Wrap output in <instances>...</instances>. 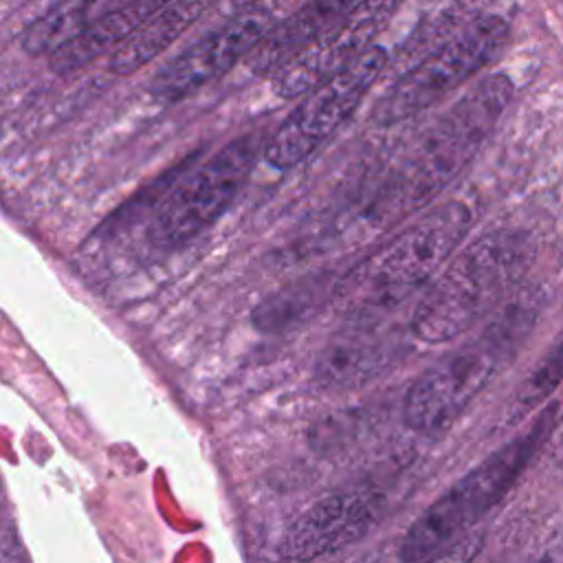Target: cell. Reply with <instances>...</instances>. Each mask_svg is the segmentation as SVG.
<instances>
[{"label":"cell","mask_w":563,"mask_h":563,"mask_svg":"<svg viewBox=\"0 0 563 563\" xmlns=\"http://www.w3.org/2000/svg\"><path fill=\"white\" fill-rule=\"evenodd\" d=\"M510 97V79L490 75L444 110L378 183L365 207L367 224L385 229L429 205L477 154Z\"/></svg>","instance_id":"obj_1"},{"label":"cell","mask_w":563,"mask_h":563,"mask_svg":"<svg viewBox=\"0 0 563 563\" xmlns=\"http://www.w3.org/2000/svg\"><path fill=\"white\" fill-rule=\"evenodd\" d=\"M471 227V209L449 200L418 216L387 244L369 253L339 282L341 317L367 323L422 290L449 262Z\"/></svg>","instance_id":"obj_2"},{"label":"cell","mask_w":563,"mask_h":563,"mask_svg":"<svg viewBox=\"0 0 563 563\" xmlns=\"http://www.w3.org/2000/svg\"><path fill=\"white\" fill-rule=\"evenodd\" d=\"M532 242L519 231H493L451 255L433 277L411 319V332L429 345L449 343L486 317L521 279Z\"/></svg>","instance_id":"obj_3"},{"label":"cell","mask_w":563,"mask_h":563,"mask_svg":"<svg viewBox=\"0 0 563 563\" xmlns=\"http://www.w3.org/2000/svg\"><path fill=\"white\" fill-rule=\"evenodd\" d=\"M556 424V407L543 405L537 416L504 446L462 475L409 526L402 545V561H424L442 550L482 517H486L519 482L534 453L550 440Z\"/></svg>","instance_id":"obj_4"},{"label":"cell","mask_w":563,"mask_h":563,"mask_svg":"<svg viewBox=\"0 0 563 563\" xmlns=\"http://www.w3.org/2000/svg\"><path fill=\"white\" fill-rule=\"evenodd\" d=\"M523 317L510 314L488 323L477 339L429 365L407 389L402 420L420 433L442 431L475 400L510 354Z\"/></svg>","instance_id":"obj_5"},{"label":"cell","mask_w":563,"mask_h":563,"mask_svg":"<svg viewBox=\"0 0 563 563\" xmlns=\"http://www.w3.org/2000/svg\"><path fill=\"white\" fill-rule=\"evenodd\" d=\"M506 40L508 24L499 15H484L464 24L398 75L376 101L372 119L391 125L435 106L488 66Z\"/></svg>","instance_id":"obj_6"},{"label":"cell","mask_w":563,"mask_h":563,"mask_svg":"<svg viewBox=\"0 0 563 563\" xmlns=\"http://www.w3.org/2000/svg\"><path fill=\"white\" fill-rule=\"evenodd\" d=\"M385 66V48L369 46L341 73L310 88L264 145L268 165L290 169L314 154L354 114Z\"/></svg>","instance_id":"obj_7"},{"label":"cell","mask_w":563,"mask_h":563,"mask_svg":"<svg viewBox=\"0 0 563 563\" xmlns=\"http://www.w3.org/2000/svg\"><path fill=\"white\" fill-rule=\"evenodd\" d=\"M260 150V134H244L194 169L156 213L150 227V242L161 249H174L211 227L246 183Z\"/></svg>","instance_id":"obj_8"},{"label":"cell","mask_w":563,"mask_h":563,"mask_svg":"<svg viewBox=\"0 0 563 563\" xmlns=\"http://www.w3.org/2000/svg\"><path fill=\"white\" fill-rule=\"evenodd\" d=\"M275 24L266 7H244L242 13L205 33L191 46L172 57L150 81V95L161 103H176L202 86L229 73L257 46Z\"/></svg>","instance_id":"obj_9"},{"label":"cell","mask_w":563,"mask_h":563,"mask_svg":"<svg viewBox=\"0 0 563 563\" xmlns=\"http://www.w3.org/2000/svg\"><path fill=\"white\" fill-rule=\"evenodd\" d=\"M396 11V0H358L273 73V90L292 99L358 59Z\"/></svg>","instance_id":"obj_10"},{"label":"cell","mask_w":563,"mask_h":563,"mask_svg":"<svg viewBox=\"0 0 563 563\" xmlns=\"http://www.w3.org/2000/svg\"><path fill=\"white\" fill-rule=\"evenodd\" d=\"M378 517V501L363 490H339L301 510L279 541L284 559L334 554L365 537Z\"/></svg>","instance_id":"obj_11"},{"label":"cell","mask_w":563,"mask_h":563,"mask_svg":"<svg viewBox=\"0 0 563 563\" xmlns=\"http://www.w3.org/2000/svg\"><path fill=\"white\" fill-rule=\"evenodd\" d=\"M167 0H123L92 26L62 44L48 55L51 70L59 75L75 73L103 53H112L121 42L134 35Z\"/></svg>","instance_id":"obj_12"},{"label":"cell","mask_w":563,"mask_h":563,"mask_svg":"<svg viewBox=\"0 0 563 563\" xmlns=\"http://www.w3.org/2000/svg\"><path fill=\"white\" fill-rule=\"evenodd\" d=\"M358 0H306L295 13L275 22L249 53L253 73L273 75L312 37L345 15Z\"/></svg>","instance_id":"obj_13"},{"label":"cell","mask_w":563,"mask_h":563,"mask_svg":"<svg viewBox=\"0 0 563 563\" xmlns=\"http://www.w3.org/2000/svg\"><path fill=\"white\" fill-rule=\"evenodd\" d=\"M216 0H167L134 35L121 42L108 59L114 75H132L165 53L194 26Z\"/></svg>","instance_id":"obj_14"},{"label":"cell","mask_w":563,"mask_h":563,"mask_svg":"<svg viewBox=\"0 0 563 563\" xmlns=\"http://www.w3.org/2000/svg\"><path fill=\"white\" fill-rule=\"evenodd\" d=\"M123 0H59L37 15L22 33L29 55H51L55 48L92 26Z\"/></svg>","instance_id":"obj_15"},{"label":"cell","mask_w":563,"mask_h":563,"mask_svg":"<svg viewBox=\"0 0 563 563\" xmlns=\"http://www.w3.org/2000/svg\"><path fill=\"white\" fill-rule=\"evenodd\" d=\"M350 341H341L330 347L321 361L317 372L323 383H358L367 376L376 374L378 367L387 365L389 356H394V345L383 336H374L376 332H358Z\"/></svg>","instance_id":"obj_16"},{"label":"cell","mask_w":563,"mask_h":563,"mask_svg":"<svg viewBox=\"0 0 563 563\" xmlns=\"http://www.w3.org/2000/svg\"><path fill=\"white\" fill-rule=\"evenodd\" d=\"M563 385V330L532 372L519 385L508 407V424H517L532 416Z\"/></svg>","instance_id":"obj_17"},{"label":"cell","mask_w":563,"mask_h":563,"mask_svg":"<svg viewBox=\"0 0 563 563\" xmlns=\"http://www.w3.org/2000/svg\"><path fill=\"white\" fill-rule=\"evenodd\" d=\"M550 438H554V442H552V460L563 466V420H556Z\"/></svg>","instance_id":"obj_18"},{"label":"cell","mask_w":563,"mask_h":563,"mask_svg":"<svg viewBox=\"0 0 563 563\" xmlns=\"http://www.w3.org/2000/svg\"><path fill=\"white\" fill-rule=\"evenodd\" d=\"M257 2H262V0H233V4H235V7H240V9L251 7V4H257Z\"/></svg>","instance_id":"obj_19"}]
</instances>
